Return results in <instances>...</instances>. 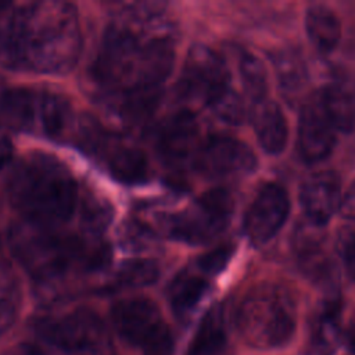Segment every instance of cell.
I'll return each instance as SVG.
<instances>
[{"instance_id":"30","label":"cell","mask_w":355,"mask_h":355,"mask_svg":"<svg viewBox=\"0 0 355 355\" xmlns=\"http://www.w3.org/2000/svg\"><path fill=\"white\" fill-rule=\"evenodd\" d=\"M343 259L348 276L355 282V232L348 234L344 240Z\"/></svg>"},{"instance_id":"1","label":"cell","mask_w":355,"mask_h":355,"mask_svg":"<svg viewBox=\"0 0 355 355\" xmlns=\"http://www.w3.org/2000/svg\"><path fill=\"white\" fill-rule=\"evenodd\" d=\"M176 46V26L161 6H126L104 29L93 79L121 114L141 116L173 68Z\"/></svg>"},{"instance_id":"6","label":"cell","mask_w":355,"mask_h":355,"mask_svg":"<svg viewBox=\"0 0 355 355\" xmlns=\"http://www.w3.org/2000/svg\"><path fill=\"white\" fill-rule=\"evenodd\" d=\"M236 326L250 347L258 349L282 347L295 331V301L282 286L261 284L241 301L236 312Z\"/></svg>"},{"instance_id":"17","label":"cell","mask_w":355,"mask_h":355,"mask_svg":"<svg viewBox=\"0 0 355 355\" xmlns=\"http://www.w3.org/2000/svg\"><path fill=\"white\" fill-rule=\"evenodd\" d=\"M248 116L262 150L270 155L283 153L288 140V125L282 107L265 98L252 103Z\"/></svg>"},{"instance_id":"21","label":"cell","mask_w":355,"mask_h":355,"mask_svg":"<svg viewBox=\"0 0 355 355\" xmlns=\"http://www.w3.org/2000/svg\"><path fill=\"white\" fill-rule=\"evenodd\" d=\"M340 302L336 298L323 304L316 315L309 337L311 355H331L340 343Z\"/></svg>"},{"instance_id":"5","label":"cell","mask_w":355,"mask_h":355,"mask_svg":"<svg viewBox=\"0 0 355 355\" xmlns=\"http://www.w3.org/2000/svg\"><path fill=\"white\" fill-rule=\"evenodd\" d=\"M83 119L58 94L0 82V130L36 133L58 141H75Z\"/></svg>"},{"instance_id":"3","label":"cell","mask_w":355,"mask_h":355,"mask_svg":"<svg viewBox=\"0 0 355 355\" xmlns=\"http://www.w3.org/2000/svg\"><path fill=\"white\" fill-rule=\"evenodd\" d=\"M7 196L25 222L60 227L75 214L79 189L72 172L54 155L33 153L11 171Z\"/></svg>"},{"instance_id":"18","label":"cell","mask_w":355,"mask_h":355,"mask_svg":"<svg viewBox=\"0 0 355 355\" xmlns=\"http://www.w3.org/2000/svg\"><path fill=\"white\" fill-rule=\"evenodd\" d=\"M207 277L208 276L197 268L196 270L184 269L179 272L169 283L168 301L178 318H187L200 304L209 287Z\"/></svg>"},{"instance_id":"7","label":"cell","mask_w":355,"mask_h":355,"mask_svg":"<svg viewBox=\"0 0 355 355\" xmlns=\"http://www.w3.org/2000/svg\"><path fill=\"white\" fill-rule=\"evenodd\" d=\"M234 212V198L227 189L216 187L202 193L190 205L166 218L171 239L186 244H205L229 226Z\"/></svg>"},{"instance_id":"8","label":"cell","mask_w":355,"mask_h":355,"mask_svg":"<svg viewBox=\"0 0 355 355\" xmlns=\"http://www.w3.org/2000/svg\"><path fill=\"white\" fill-rule=\"evenodd\" d=\"M112 324L128 344L143 355H172L173 336L157 304L148 298H125L111 309Z\"/></svg>"},{"instance_id":"9","label":"cell","mask_w":355,"mask_h":355,"mask_svg":"<svg viewBox=\"0 0 355 355\" xmlns=\"http://www.w3.org/2000/svg\"><path fill=\"white\" fill-rule=\"evenodd\" d=\"M232 89V72L225 57L208 46H193L178 80L180 100L211 110Z\"/></svg>"},{"instance_id":"14","label":"cell","mask_w":355,"mask_h":355,"mask_svg":"<svg viewBox=\"0 0 355 355\" xmlns=\"http://www.w3.org/2000/svg\"><path fill=\"white\" fill-rule=\"evenodd\" d=\"M336 132L316 94L300 111L297 128V150L300 157L308 164H318L326 159L334 148Z\"/></svg>"},{"instance_id":"29","label":"cell","mask_w":355,"mask_h":355,"mask_svg":"<svg viewBox=\"0 0 355 355\" xmlns=\"http://www.w3.org/2000/svg\"><path fill=\"white\" fill-rule=\"evenodd\" d=\"M338 212L343 218L348 220H355V180L351 182L345 193L341 196Z\"/></svg>"},{"instance_id":"23","label":"cell","mask_w":355,"mask_h":355,"mask_svg":"<svg viewBox=\"0 0 355 355\" xmlns=\"http://www.w3.org/2000/svg\"><path fill=\"white\" fill-rule=\"evenodd\" d=\"M270 61L283 92L295 93L306 85L309 79L306 64L294 49L276 50L270 55Z\"/></svg>"},{"instance_id":"22","label":"cell","mask_w":355,"mask_h":355,"mask_svg":"<svg viewBox=\"0 0 355 355\" xmlns=\"http://www.w3.org/2000/svg\"><path fill=\"white\" fill-rule=\"evenodd\" d=\"M225 345L226 329L223 311L216 305L204 315L184 355H220Z\"/></svg>"},{"instance_id":"20","label":"cell","mask_w":355,"mask_h":355,"mask_svg":"<svg viewBox=\"0 0 355 355\" xmlns=\"http://www.w3.org/2000/svg\"><path fill=\"white\" fill-rule=\"evenodd\" d=\"M318 98L336 130L349 133L355 128V92L341 83H331L318 93Z\"/></svg>"},{"instance_id":"12","label":"cell","mask_w":355,"mask_h":355,"mask_svg":"<svg viewBox=\"0 0 355 355\" xmlns=\"http://www.w3.org/2000/svg\"><path fill=\"white\" fill-rule=\"evenodd\" d=\"M37 330L46 343L69 355L110 341L101 318L90 309H75L60 318L46 319L39 323Z\"/></svg>"},{"instance_id":"27","label":"cell","mask_w":355,"mask_h":355,"mask_svg":"<svg viewBox=\"0 0 355 355\" xmlns=\"http://www.w3.org/2000/svg\"><path fill=\"white\" fill-rule=\"evenodd\" d=\"M209 111L218 119L229 125H240L247 116L244 100L234 89L229 90L219 101L212 105Z\"/></svg>"},{"instance_id":"28","label":"cell","mask_w":355,"mask_h":355,"mask_svg":"<svg viewBox=\"0 0 355 355\" xmlns=\"http://www.w3.org/2000/svg\"><path fill=\"white\" fill-rule=\"evenodd\" d=\"M233 251L234 248L232 244H223V245L215 247L214 250L205 252L196 261V268L207 276L218 275L227 266L233 255Z\"/></svg>"},{"instance_id":"24","label":"cell","mask_w":355,"mask_h":355,"mask_svg":"<svg viewBox=\"0 0 355 355\" xmlns=\"http://www.w3.org/2000/svg\"><path fill=\"white\" fill-rule=\"evenodd\" d=\"M19 306V282L10 262L0 257V334L7 333L14 326Z\"/></svg>"},{"instance_id":"19","label":"cell","mask_w":355,"mask_h":355,"mask_svg":"<svg viewBox=\"0 0 355 355\" xmlns=\"http://www.w3.org/2000/svg\"><path fill=\"white\" fill-rule=\"evenodd\" d=\"M305 31L312 44L322 53L333 51L341 40V21L334 10L313 4L305 12Z\"/></svg>"},{"instance_id":"32","label":"cell","mask_w":355,"mask_h":355,"mask_svg":"<svg viewBox=\"0 0 355 355\" xmlns=\"http://www.w3.org/2000/svg\"><path fill=\"white\" fill-rule=\"evenodd\" d=\"M78 355H118L111 344V341H107V343H103L92 349H87L85 352H80Z\"/></svg>"},{"instance_id":"4","label":"cell","mask_w":355,"mask_h":355,"mask_svg":"<svg viewBox=\"0 0 355 355\" xmlns=\"http://www.w3.org/2000/svg\"><path fill=\"white\" fill-rule=\"evenodd\" d=\"M10 241L15 257L40 282L58 279L72 270L96 272L110 259L101 237L86 230L76 234L24 220L12 229Z\"/></svg>"},{"instance_id":"10","label":"cell","mask_w":355,"mask_h":355,"mask_svg":"<svg viewBox=\"0 0 355 355\" xmlns=\"http://www.w3.org/2000/svg\"><path fill=\"white\" fill-rule=\"evenodd\" d=\"M78 143L82 148L94 154L108 173L123 183H140L148 178L150 165L144 151L119 136L104 132L93 121Z\"/></svg>"},{"instance_id":"26","label":"cell","mask_w":355,"mask_h":355,"mask_svg":"<svg viewBox=\"0 0 355 355\" xmlns=\"http://www.w3.org/2000/svg\"><path fill=\"white\" fill-rule=\"evenodd\" d=\"M158 276V266L151 259H135L126 262L116 275V284L123 287H137L150 284Z\"/></svg>"},{"instance_id":"15","label":"cell","mask_w":355,"mask_h":355,"mask_svg":"<svg viewBox=\"0 0 355 355\" xmlns=\"http://www.w3.org/2000/svg\"><path fill=\"white\" fill-rule=\"evenodd\" d=\"M298 200L306 219L316 226H324L340 208V176L334 171H319L309 175L300 186Z\"/></svg>"},{"instance_id":"33","label":"cell","mask_w":355,"mask_h":355,"mask_svg":"<svg viewBox=\"0 0 355 355\" xmlns=\"http://www.w3.org/2000/svg\"><path fill=\"white\" fill-rule=\"evenodd\" d=\"M348 341H349V347H351V349L355 352V326L352 327V330H351V333H349Z\"/></svg>"},{"instance_id":"25","label":"cell","mask_w":355,"mask_h":355,"mask_svg":"<svg viewBox=\"0 0 355 355\" xmlns=\"http://www.w3.org/2000/svg\"><path fill=\"white\" fill-rule=\"evenodd\" d=\"M239 73L243 87L252 103L266 98L268 72L265 64L251 53H243L239 61Z\"/></svg>"},{"instance_id":"13","label":"cell","mask_w":355,"mask_h":355,"mask_svg":"<svg viewBox=\"0 0 355 355\" xmlns=\"http://www.w3.org/2000/svg\"><path fill=\"white\" fill-rule=\"evenodd\" d=\"M290 214V198L277 183H265L245 211L243 229L252 245L270 241L284 226Z\"/></svg>"},{"instance_id":"34","label":"cell","mask_w":355,"mask_h":355,"mask_svg":"<svg viewBox=\"0 0 355 355\" xmlns=\"http://www.w3.org/2000/svg\"><path fill=\"white\" fill-rule=\"evenodd\" d=\"M26 355H28V354H26ZM29 355H31V354H29Z\"/></svg>"},{"instance_id":"11","label":"cell","mask_w":355,"mask_h":355,"mask_svg":"<svg viewBox=\"0 0 355 355\" xmlns=\"http://www.w3.org/2000/svg\"><path fill=\"white\" fill-rule=\"evenodd\" d=\"M257 165L247 143L227 135H209L197 144L189 166L207 179H225L251 173Z\"/></svg>"},{"instance_id":"31","label":"cell","mask_w":355,"mask_h":355,"mask_svg":"<svg viewBox=\"0 0 355 355\" xmlns=\"http://www.w3.org/2000/svg\"><path fill=\"white\" fill-rule=\"evenodd\" d=\"M14 147L10 137L0 130V169H3L12 158Z\"/></svg>"},{"instance_id":"16","label":"cell","mask_w":355,"mask_h":355,"mask_svg":"<svg viewBox=\"0 0 355 355\" xmlns=\"http://www.w3.org/2000/svg\"><path fill=\"white\" fill-rule=\"evenodd\" d=\"M200 140V126L196 114L191 110H182L162 123L157 147L166 164L189 166Z\"/></svg>"},{"instance_id":"2","label":"cell","mask_w":355,"mask_h":355,"mask_svg":"<svg viewBox=\"0 0 355 355\" xmlns=\"http://www.w3.org/2000/svg\"><path fill=\"white\" fill-rule=\"evenodd\" d=\"M82 50L73 4L58 0L7 4L0 8V64L12 71L62 75Z\"/></svg>"}]
</instances>
